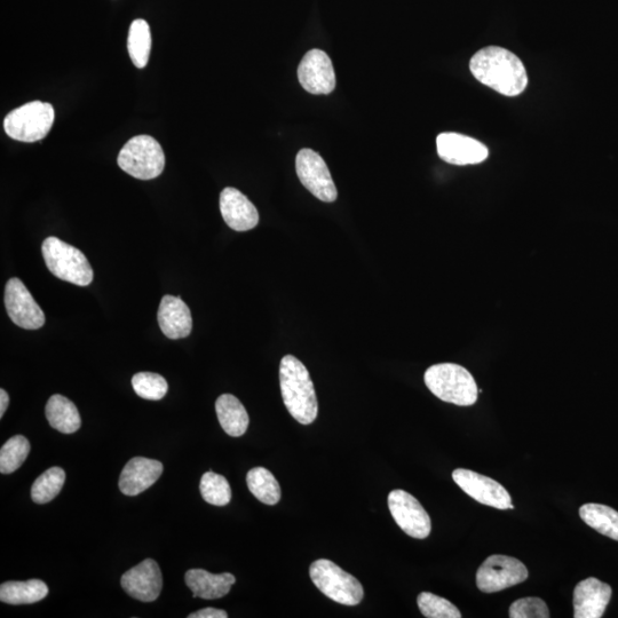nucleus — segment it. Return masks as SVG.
Here are the masks:
<instances>
[{
	"instance_id": "1",
	"label": "nucleus",
	"mask_w": 618,
	"mask_h": 618,
	"mask_svg": "<svg viewBox=\"0 0 618 618\" xmlns=\"http://www.w3.org/2000/svg\"><path fill=\"white\" fill-rule=\"evenodd\" d=\"M471 73L480 83L505 97H517L528 84L524 63L502 47L489 46L474 55Z\"/></svg>"
},
{
	"instance_id": "2",
	"label": "nucleus",
	"mask_w": 618,
	"mask_h": 618,
	"mask_svg": "<svg viewBox=\"0 0 618 618\" xmlns=\"http://www.w3.org/2000/svg\"><path fill=\"white\" fill-rule=\"evenodd\" d=\"M280 385L290 415L300 424H312L319 415L318 398L308 370L293 355H285L281 361Z\"/></svg>"
},
{
	"instance_id": "3",
	"label": "nucleus",
	"mask_w": 618,
	"mask_h": 618,
	"mask_svg": "<svg viewBox=\"0 0 618 618\" xmlns=\"http://www.w3.org/2000/svg\"><path fill=\"white\" fill-rule=\"evenodd\" d=\"M427 388L442 401L469 407L478 401V386L469 370L455 363L435 364L424 376Z\"/></svg>"
},
{
	"instance_id": "4",
	"label": "nucleus",
	"mask_w": 618,
	"mask_h": 618,
	"mask_svg": "<svg viewBox=\"0 0 618 618\" xmlns=\"http://www.w3.org/2000/svg\"><path fill=\"white\" fill-rule=\"evenodd\" d=\"M43 257L49 271L58 279L86 287L93 281V269L81 250L58 237H47L42 245Z\"/></svg>"
},
{
	"instance_id": "5",
	"label": "nucleus",
	"mask_w": 618,
	"mask_h": 618,
	"mask_svg": "<svg viewBox=\"0 0 618 618\" xmlns=\"http://www.w3.org/2000/svg\"><path fill=\"white\" fill-rule=\"evenodd\" d=\"M309 575L316 588L337 604L356 606L363 600L362 584L335 562L327 559L316 560L309 568Z\"/></svg>"
},
{
	"instance_id": "6",
	"label": "nucleus",
	"mask_w": 618,
	"mask_h": 618,
	"mask_svg": "<svg viewBox=\"0 0 618 618\" xmlns=\"http://www.w3.org/2000/svg\"><path fill=\"white\" fill-rule=\"evenodd\" d=\"M117 163L133 178L152 180L163 173L165 155L160 142L155 138L137 136L122 148Z\"/></svg>"
},
{
	"instance_id": "7",
	"label": "nucleus",
	"mask_w": 618,
	"mask_h": 618,
	"mask_svg": "<svg viewBox=\"0 0 618 618\" xmlns=\"http://www.w3.org/2000/svg\"><path fill=\"white\" fill-rule=\"evenodd\" d=\"M54 109L50 103L33 101L14 109L4 120L7 136L22 142L43 140L52 129Z\"/></svg>"
},
{
	"instance_id": "8",
	"label": "nucleus",
	"mask_w": 618,
	"mask_h": 618,
	"mask_svg": "<svg viewBox=\"0 0 618 618\" xmlns=\"http://www.w3.org/2000/svg\"><path fill=\"white\" fill-rule=\"evenodd\" d=\"M528 575L527 567L520 560L496 554L479 568L477 585L482 592L496 593L524 583Z\"/></svg>"
},
{
	"instance_id": "9",
	"label": "nucleus",
	"mask_w": 618,
	"mask_h": 618,
	"mask_svg": "<svg viewBox=\"0 0 618 618\" xmlns=\"http://www.w3.org/2000/svg\"><path fill=\"white\" fill-rule=\"evenodd\" d=\"M388 509L396 524L410 537L424 540L430 536L432 524L429 513L407 491H391L388 495Z\"/></svg>"
},
{
	"instance_id": "10",
	"label": "nucleus",
	"mask_w": 618,
	"mask_h": 618,
	"mask_svg": "<svg viewBox=\"0 0 618 618\" xmlns=\"http://www.w3.org/2000/svg\"><path fill=\"white\" fill-rule=\"evenodd\" d=\"M297 176L306 189L322 202L332 203L338 193L323 158L312 149H301L296 157Z\"/></svg>"
},
{
	"instance_id": "11",
	"label": "nucleus",
	"mask_w": 618,
	"mask_h": 618,
	"mask_svg": "<svg viewBox=\"0 0 618 618\" xmlns=\"http://www.w3.org/2000/svg\"><path fill=\"white\" fill-rule=\"evenodd\" d=\"M456 485L480 504L498 510H513L512 498L501 483L477 472L457 469L453 473Z\"/></svg>"
},
{
	"instance_id": "12",
	"label": "nucleus",
	"mask_w": 618,
	"mask_h": 618,
	"mask_svg": "<svg viewBox=\"0 0 618 618\" xmlns=\"http://www.w3.org/2000/svg\"><path fill=\"white\" fill-rule=\"evenodd\" d=\"M5 306L10 319L18 327L26 330H37L45 324V314L26 285L17 277L6 284Z\"/></svg>"
},
{
	"instance_id": "13",
	"label": "nucleus",
	"mask_w": 618,
	"mask_h": 618,
	"mask_svg": "<svg viewBox=\"0 0 618 618\" xmlns=\"http://www.w3.org/2000/svg\"><path fill=\"white\" fill-rule=\"evenodd\" d=\"M298 78L304 89L315 95H327L335 90L336 74L329 55L314 49L305 54L298 67Z\"/></svg>"
},
{
	"instance_id": "14",
	"label": "nucleus",
	"mask_w": 618,
	"mask_h": 618,
	"mask_svg": "<svg viewBox=\"0 0 618 618\" xmlns=\"http://www.w3.org/2000/svg\"><path fill=\"white\" fill-rule=\"evenodd\" d=\"M121 584L130 597L142 602L155 601L163 586L161 568L155 560L146 559L126 572Z\"/></svg>"
},
{
	"instance_id": "15",
	"label": "nucleus",
	"mask_w": 618,
	"mask_h": 618,
	"mask_svg": "<svg viewBox=\"0 0 618 618\" xmlns=\"http://www.w3.org/2000/svg\"><path fill=\"white\" fill-rule=\"evenodd\" d=\"M437 148L442 160L454 165L479 164L486 161L489 154L480 141L458 133H441Z\"/></svg>"
},
{
	"instance_id": "16",
	"label": "nucleus",
	"mask_w": 618,
	"mask_h": 618,
	"mask_svg": "<svg viewBox=\"0 0 618 618\" xmlns=\"http://www.w3.org/2000/svg\"><path fill=\"white\" fill-rule=\"evenodd\" d=\"M220 211L225 223L236 232H247L259 223V213L240 190L227 187L220 194Z\"/></svg>"
},
{
	"instance_id": "17",
	"label": "nucleus",
	"mask_w": 618,
	"mask_h": 618,
	"mask_svg": "<svg viewBox=\"0 0 618 618\" xmlns=\"http://www.w3.org/2000/svg\"><path fill=\"white\" fill-rule=\"evenodd\" d=\"M613 590L598 578L590 577L578 583L574 591V617L600 618L612 599Z\"/></svg>"
},
{
	"instance_id": "18",
	"label": "nucleus",
	"mask_w": 618,
	"mask_h": 618,
	"mask_svg": "<svg viewBox=\"0 0 618 618\" xmlns=\"http://www.w3.org/2000/svg\"><path fill=\"white\" fill-rule=\"evenodd\" d=\"M163 464L145 457H134L125 465L121 478L120 489L126 496H138L152 487L161 478Z\"/></svg>"
},
{
	"instance_id": "19",
	"label": "nucleus",
	"mask_w": 618,
	"mask_h": 618,
	"mask_svg": "<svg viewBox=\"0 0 618 618\" xmlns=\"http://www.w3.org/2000/svg\"><path fill=\"white\" fill-rule=\"evenodd\" d=\"M157 320L163 334L170 339L186 338L193 329L192 313L180 297L164 296Z\"/></svg>"
},
{
	"instance_id": "20",
	"label": "nucleus",
	"mask_w": 618,
	"mask_h": 618,
	"mask_svg": "<svg viewBox=\"0 0 618 618\" xmlns=\"http://www.w3.org/2000/svg\"><path fill=\"white\" fill-rule=\"evenodd\" d=\"M185 581L194 598L213 600L225 597L231 591L236 578L229 573L216 575L204 569H190L186 573Z\"/></svg>"
},
{
	"instance_id": "21",
	"label": "nucleus",
	"mask_w": 618,
	"mask_h": 618,
	"mask_svg": "<svg viewBox=\"0 0 618 618\" xmlns=\"http://www.w3.org/2000/svg\"><path fill=\"white\" fill-rule=\"evenodd\" d=\"M216 411L219 423L228 435L239 438L247 432L250 422L249 415L236 396L232 394L219 396Z\"/></svg>"
},
{
	"instance_id": "22",
	"label": "nucleus",
	"mask_w": 618,
	"mask_h": 618,
	"mask_svg": "<svg viewBox=\"0 0 618 618\" xmlns=\"http://www.w3.org/2000/svg\"><path fill=\"white\" fill-rule=\"evenodd\" d=\"M45 414L53 429L71 434L81 429L82 421L77 407L66 396L55 394L46 404Z\"/></svg>"
},
{
	"instance_id": "23",
	"label": "nucleus",
	"mask_w": 618,
	"mask_h": 618,
	"mask_svg": "<svg viewBox=\"0 0 618 618\" xmlns=\"http://www.w3.org/2000/svg\"><path fill=\"white\" fill-rule=\"evenodd\" d=\"M49 594V586L41 580L6 582L0 586V600L9 605H30Z\"/></svg>"
},
{
	"instance_id": "24",
	"label": "nucleus",
	"mask_w": 618,
	"mask_h": 618,
	"mask_svg": "<svg viewBox=\"0 0 618 618\" xmlns=\"http://www.w3.org/2000/svg\"><path fill=\"white\" fill-rule=\"evenodd\" d=\"M580 517L586 525L596 532L618 542V512L612 507L601 504H584Z\"/></svg>"
},
{
	"instance_id": "25",
	"label": "nucleus",
	"mask_w": 618,
	"mask_h": 618,
	"mask_svg": "<svg viewBox=\"0 0 618 618\" xmlns=\"http://www.w3.org/2000/svg\"><path fill=\"white\" fill-rule=\"evenodd\" d=\"M247 483L251 494L261 503L276 505L281 501L282 491L272 472L265 467H255L247 475Z\"/></svg>"
},
{
	"instance_id": "26",
	"label": "nucleus",
	"mask_w": 618,
	"mask_h": 618,
	"mask_svg": "<svg viewBox=\"0 0 618 618\" xmlns=\"http://www.w3.org/2000/svg\"><path fill=\"white\" fill-rule=\"evenodd\" d=\"M130 58L139 69L148 65L150 51H152V33L147 21L138 19L132 22L128 37Z\"/></svg>"
},
{
	"instance_id": "27",
	"label": "nucleus",
	"mask_w": 618,
	"mask_h": 618,
	"mask_svg": "<svg viewBox=\"0 0 618 618\" xmlns=\"http://www.w3.org/2000/svg\"><path fill=\"white\" fill-rule=\"evenodd\" d=\"M66 481V472L61 467H51L38 477L31 487V498L36 504H46L57 497Z\"/></svg>"
},
{
	"instance_id": "28",
	"label": "nucleus",
	"mask_w": 618,
	"mask_h": 618,
	"mask_svg": "<svg viewBox=\"0 0 618 618\" xmlns=\"http://www.w3.org/2000/svg\"><path fill=\"white\" fill-rule=\"evenodd\" d=\"M201 495L206 503L225 506L232 501V489L223 475L206 472L200 483Z\"/></svg>"
},
{
	"instance_id": "29",
	"label": "nucleus",
	"mask_w": 618,
	"mask_h": 618,
	"mask_svg": "<svg viewBox=\"0 0 618 618\" xmlns=\"http://www.w3.org/2000/svg\"><path fill=\"white\" fill-rule=\"evenodd\" d=\"M30 453V443L22 435H15L0 450V472L11 474L25 463Z\"/></svg>"
},
{
	"instance_id": "30",
	"label": "nucleus",
	"mask_w": 618,
	"mask_h": 618,
	"mask_svg": "<svg viewBox=\"0 0 618 618\" xmlns=\"http://www.w3.org/2000/svg\"><path fill=\"white\" fill-rule=\"evenodd\" d=\"M132 386L140 398L149 401H160L169 391L168 382L154 372H139L132 378Z\"/></svg>"
},
{
	"instance_id": "31",
	"label": "nucleus",
	"mask_w": 618,
	"mask_h": 618,
	"mask_svg": "<svg viewBox=\"0 0 618 618\" xmlns=\"http://www.w3.org/2000/svg\"><path fill=\"white\" fill-rule=\"evenodd\" d=\"M422 614L427 618H461L459 609L445 598L422 592L417 598Z\"/></svg>"
},
{
	"instance_id": "32",
	"label": "nucleus",
	"mask_w": 618,
	"mask_h": 618,
	"mask_svg": "<svg viewBox=\"0 0 618 618\" xmlns=\"http://www.w3.org/2000/svg\"><path fill=\"white\" fill-rule=\"evenodd\" d=\"M511 618H549L548 605L541 598H522L514 601L510 607Z\"/></svg>"
},
{
	"instance_id": "33",
	"label": "nucleus",
	"mask_w": 618,
	"mask_h": 618,
	"mask_svg": "<svg viewBox=\"0 0 618 618\" xmlns=\"http://www.w3.org/2000/svg\"><path fill=\"white\" fill-rule=\"evenodd\" d=\"M189 618H227L228 614L223 609L204 608L198 612L190 614Z\"/></svg>"
},
{
	"instance_id": "34",
	"label": "nucleus",
	"mask_w": 618,
	"mask_h": 618,
	"mask_svg": "<svg viewBox=\"0 0 618 618\" xmlns=\"http://www.w3.org/2000/svg\"><path fill=\"white\" fill-rule=\"evenodd\" d=\"M10 404V396L5 390H0V418H3L7 407Z\"/></svg>"
}]
</instances>
